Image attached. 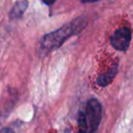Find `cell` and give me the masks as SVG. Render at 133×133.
Masks as SVG:
<instances>
[{"label":"cell","mask_w":133,"mask_h":133,"mask_svg":"<svg viewBox=\"0 0 133 133\" xmlns=\"http://www.w3.org/2000/svg\"><path fill=\"white\" fill-rule=\"evenodd\" d=\"M102 108L96 98H91L88 101L86 108V118L89 133H95L101 121Z\"/></svg>","instance_id":"obj_2"},{"label":"cell","mask_w":133,"mask_h":133,"mask_svg":"<svg viewBox=\"0 0 133 133\" xmlns=\"http://www.w3.org/2000/svg\"><path fill=\"white\" fill-rule=\"evenodd\" d=\"M131 30L129 28H118L110 37V43L112 46L119 51H126L130 44Z\"/></svg>","instance_id":"obj_3"},{"label":"cell","mask_w":133,"mask_h":133,"mask_svg":"<svg viewBox=\"0 0 133 133\" xmlns=\"http://www.w3.org/2000/svg\"><path fill=\"white\" fill-rule=\"evenodd\" d=\"M87 18L84 16L77 17L70 24L65 25L53 32L46 34L42 39V46L45 49L54 50L60 48L61 45L71 36L81 32L87 26Z\"/></svg>","instance_id":"obj_1"},{"label":"cell","mask_w":133,"mask_h":133,"mask_svg":"<svg viewBox=\"0 0 133 133\" xmlns=\"http://www.w3.org/2000/svg\"><path fill=\"white\" fill-rule=\"evenodd\" d=\"M28 6V0H20L17 1L15 4V6H13V8L11 9L9 13V17L11 19H16L19 18L23 16L24 12L26 11V9Z\"/></svg>","instance_id":"obj_5"},{"label":"cell","mask_w":133,"mask_h":133,"mask_svg":"<svg viewBox=\"0 0 133 133\" xmlns=\"http://www.w3.org/2000/svg\"><path fill=\"white\" fill-rule=\"evenodd\" d=\"M78 126H79L80 129H88V123H87V118H86V115L83 112H79L78 118Z\"/></svg>","instance_id":"obj_6"},{"label":"cell","mask_w":133,"mask_h":133,"mask_svg":"<svg viewBox=\"0 0 133 133\" xmlns=\"http://www.w3.org/2000/svg\"><path fill=\"white\" fill-rule=\"evenodd\" d=\"M0 133H15V131L10 128H4V129H0Z\"/></svg>","instance_id":"obj_7"},{"label":"cell","mask_w":133,"mask_h":133,"mask_svg":"<svg viewBox=\"0 0 133 133\" xmlns=\"http://www.w3.org/2000/svg\"><path fill=\"white\" fill-rule=\"evenodd\" d=\"M118 62H115L112 66H110V69L108 71H106L105 73L101 74L97 79V83L98 85L101 86V87H106L109 84H110L112 82V80L114 79L115 76H116L117 72H118Z\"/></svg>","instance_id":"obj_4"},{"label":"cell","mask_w":133,"mask_h":133,"mask_svg":"<svg viewBox=\"0 0 133 133\" xmlns=\"http://www.w3.org/2000/svg\"><path fill=\"white\" fill-rule=\"evenodd\" d=\"M78 133H87V130H85V129H79V131Z\"/></svg>","instance_id":"obj_10"},{"label":"cell","mask_w":133,"mask_h":133,"mask_svg":"<svg viewBox=\"0 0 133 133\" xmlns=\"http://www.w3.org/2000/svg\"><path fill=\"white\" fill-rule=\"evenodd\" d=\"M97 1H99V0H81L82 3H94Z\"/></svg>","instance_id":"obj_9"},{"label":"cell","mask_w":133,"mask_h":133,"mask_svg":"<svg viewBox=\"0 0 133 133\" xmlns=\"http://www.w3.org/2000/svg\"><path fill=\"white\" fill-rule=\"evenodd\" d=\"M43 3H45L46 5H48V6H50V5L54 4L55 3L56 0H42Z\"/></svg>","instance_id":"obj_8"}]
</instances>
